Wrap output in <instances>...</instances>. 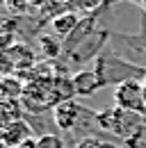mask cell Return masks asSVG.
I'll return each mask as SVG.
<instances>
[{
    "label": "cell",
    "mask_w": 146,
    "mask_h": 148,
    "mask_svg": "<svg viewBox=\"0 0 146 148\" xmlns=\"http://www.w3.org/2000/svg\"><path fill=\"white\" fill-rule=\"evenodd\" d=\"M94 71L98 73L103 87H119L123 82H130V80H146V66H137L132 62H128L123 57L114 55V53H103L94 62Z\"/></svg>",
    "instance_id": "cell-1"
},
{
    "label": "cell",
    "mask_w": 146,
    "mask_h": 148,
    "mask_svg": "<svg viewBox=\"0 0 146 148\" xmlns=\"http://www.w3.org/2000/svg\"><path fill=\"white\" fill-rule=\"evenodd\" d=\"M146 116L142 114H135V112L121 110V107H114V110H103L96 114V125H101L103 130H107L116 137H123L126 141L135 139L142 130L146 128Z\"/></svg>",
    "instance_id": "cell-2"
},
{
    "label": "cell",
    "mask_w": 146,
    "mask_h": 148,
    "mask_svg": "<svg viewBox=\"0 0 146 148\" xmlns=\"http://www.w3.org/2000/svg\"><path fill=\"white\" fill-rule=\"evenodd\" d=\"M114 103L116 107L135 114L146 116V96H144V82L142 80H130L119 87H114Z\"/></svg>",
    "instance_id": "cell-3"
},
{
    "label": "cell",
    "mask_w": 146,
    "mask_h": 148,
    "mask_svg": "<svg viewBox=\"0 0 146 148\" xmlns=\"http://www.w3.org/2000/svg\"><path fill=\"white\" fill-rule=\"evenodd\" d=\"M110 37H112L110 30H94L82 43H78L71 53H66V57L71 59L73 64H87L91 59L96 62L98 57L105 53L103 48H105V41H107Z\"/></svg>",
    "instance_id": "cell-4"
},
{
    "label": "cell",
    "mask_w": 146,
    "mask_h": 148,
    "mask_svg": "<svg viewBox=\"0 0 146 148\" xmlns=\"http://www.w3.org/2000/svg\"><path fill=\"white\" fill-rule=\"evenodd\" d=\"M82 116H89V112L85 110L82 105L73 103V100H66V103H59L53 110V123L62 132H71V130L78 128Z\"/></svg>",
    "instance_id": "cell-5"
},
{
    "label": "cell",
    "mask_w": 146,
    "mask_h": 148,
    "mask_svg": "<svg viewBox=\"0 0 146 148\" xmlns=\"http://www.w3.org/2000/svg\"><path fill=\"white\" fill-rule=\"evenodd\" d=\"M28 139H32V130L25 121H14V123H7L0 128V141L7 148H16Z\"/></svg>",
    "instance_id": "cell-6"
},
{
    "label": "cell",
    "mask_w": 146,
    "mask_h": 148,
    "mask_svg": "<svg viewBox=\"0 0 146 148\" xmlns=\"http://www.w3.org/2000/svg\"><path fill=\"white\" fill-rule=\"evenodd\" d=\"M73 77V89H75V96H91L98 89H103V82L98 73L94 69H80L71 75Z\"/></svg>",
    "instance_id": "cell-7"
},
{
    "label": "cell",
    "mask_w": 146,
    "mask_h": 148,
    "mask_svg": "<svg viewBox=\"0 0 146 148\" xmlns=\"http://www.w3.org/2000/svg\"><path fill=\"white\" fill-rule=\"evenodd\" d=\"M78 23H80V18H78L73 12L59 14V16L50 18V34H55V37L62 39V41H66V39L71 37V32L75 30V25H78Z\"/></svg>",
    "instance_id": "cell-8"
},
{
    "label": "cell",
    "mask_w": 146,
    "mask_h": 148,
    "mask_svg": "<svg viewBox=\"0 0 146 148\" xmlns=\"http://www.w3.org/2000/svg\"><path fill=\"white\" fill-rule=\"evenodd\" d=\"M114 39L128 43V48L137 50V53H146V12H139V32L137 34H114Z\"/></svg>",
    "instance_id": "cell-9"
},
{
    "label": "cell",
    "mask_w": 146,
    "mask_h": 148,
    "mask_svg": "<svg viewBox=\"0 0 146 148\" xmlns=\"http://www.w3.org/2000/svg\"><path fill=\"white\" fill-rule=\"evenodd\" d=\"M36 43L41 46V53L43 57H57L64 53V41L55 39V34H39Z\"/></svg>",
    "instance_id": "cell-10"
},
{
    "label": "cell",
    "mask_w": 146,
    "mask_h": 148,
    "mask_svg": "<svg viewBox=\"0 0 146 148\" xmlns=\"http://www.w3.org/2000/svg\"><path fill=\"white\" fill-rule=\"evenodd\" d=\"M34 148H64V141H62L59 134H50V132H46V134L36 137V146Z\"/></svg>",
    "instance_id": "cell-11"
},
{
    "label": "cell",
    "mask_w": 146,
    "mask_h": 148,
    "mask_svg": "<svg viewBox=\"0 0 146 148\" xmlns=\"http://www.w3.org/2000/svg\"><path fill=\"white\" fill-rule=\"evenodd\" d=\"M14 30H18V18L14 16H7V14H0V34H14Z\"/></svg>",
    "instance_id": "cell-12"
},
{
    "label": "cell",
    "mask_w": 146,
    "mask_h": 148,
    "mask_svg": "<svg viewBox=\"0 0 146 148\" xmlns=\"http://www.w3.org/2000/svg\"><path fill=\"white\" fill-rule=\"evenodd\" d=\"M5 9H7L12 16L25 14V12L30 9V2H28V0H5Z\"/></svg>",
    "instance_id": "cell-13"
},
{
    "label": "cell",
    "mask_w": 146,
    "mask_h": 148,
    "mask_svg": "<svg viewBox=\"0 0 146 148\" xmlns=\"http://www.w3.org/2000/svg\"><path fill=\"white\" fill-rule=\"evenodd\" d=\"M28 2H30V7H36V9H39V7H41L46 0H28Z\"/></svg>",
    "instance_id": "cell-14"
},
{
    "label": "cell",
    "mask_w": 146,
    "mask_h": 148,
    "mask_svg": "<svg viewBox=\"0 0 146 148\" xmlns=\"http://www.w3.org/2000/svg\"><path fill=\"white\" fill-rule=\"evenodd\" d=\"M132 2L139 5V9H144V12H146V0H132Z\"/></svg>",
    "instance_id": "cell-15"
},
{
    "label": "cell",
    "mask_w": 146,
    "mask_h": 148,
    "mask_svg": "<svg viewBox=\"0 0 146 148\" xmlns=\"http://www.w3.org/2000/svg\"><path fill=\"white\" fill-rule=\"evenodd\" d=\"M7 9H5V0H0V14H5Z\"/></svg>",
    "instance_id": "cell-16"
},
{
    "label": "cell",
    "mask_w": 146,
    "mask_h": 148,
    "mask_svg": "<svg viewBox=\"0 0 146 148\" xmlns=\"http://www.w3.org/2000/svg\"><path fill=\"white\" fill-rule=\"evenodd\" d=\"M0 148H7V146H5V144H2V141H0Z\"/></svg>",
    "instance_id": "cell-17"
},
{
    "label": "cell",
    "mask_w": 146,
    "mask_h": 148,
    "mask_svg": "<svg viewBox=\"0 0 146 148\" xmlns=\"http://www.w3.org/2000/svg\"><path fill=\"white\" fill-rule=\"evenodd\" d=\"M105 2H107V0H105ZM110 2H112V0H110Z\"/></svg>",
    "instance_id": "cell-18"
},
{
    "label": "cell",
    "mask_w": 146,
    "mask_h": 148,
    "mask_svg": "<svg viewBox=\"0 0 146 148\" xmlns=\"http://www.w3.org/2000/svg\"><path fill=\"white\" fill-rule=\"evenodd\" d=\"M144 82H146V80H144Z\"/></svg>",
    "instance_id": "cell-19"
}]
</instances>
